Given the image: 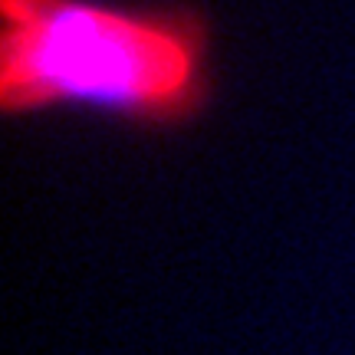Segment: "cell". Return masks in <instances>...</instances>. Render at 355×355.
<instances>
[{"label": "cell", "mask_w": 355, "mask_h": 355, "mask_svg": "<svg viewBox=\"0 0 355 355\" xmlns=\"http://www.w3.org/2000/svg\"><path fill=\"white\" fill-rule=\"evenodd\" d=\"M0 112H92L171 132L214 96L201 10L102 0H0Z\"/></svg>", "instance_id": "6da1fadb"}]
</instances>
